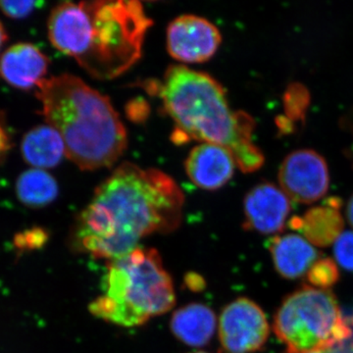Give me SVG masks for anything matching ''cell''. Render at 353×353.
Wrapping results in <instances>:
<instances>
[{
	"instance_id": "cell-1",
	"label": "cell",
	"mask_w": 353,
	"mask_h": 353,
	"mask_svg": "<svg viewBox=\"0 0 353 353\" xmlns=\"http://www.w3.org/2000/svg\"><path fill=\"white\" fill-rule=\"evenodd\" d=\"M183 204V190L168 174L125 162L95 189L79 215L74 243L94 259H120L146 236L178 229Z\"/></svg>"
},
{
	"instance_id": "cell-4",
	"label": "cell",
	"mask_w": 353,
	"mask_h": 353,
	"mask_svg": "<svg viewBox=\"0 0 353 353\" xmlns=\"http://www.w3.org/2000/svg\"><path fill=\"white\" fill-rule=\"evenodd\" d=\"M46 124L63 139L66 157L81 170L108 168L126 150L127 131L106 95L70 74L37 87Z\"/></svg>"
},
{
	"instance_id": "cell-11",
	"label": "cell",
	"mask_w": 353,
	"mask_h": 353,
	"mask_svg": "<svg viewBox=\"0 0 353 353\" xmlns=\"http://www.w3.org/2000/svg\"><path fill=\"white\" fill-rule=\"evenodd\" d=\"M238 168L231 152L211 143L194 146L185 162V173L196 187L205 190H219Z\"/></svg>"
},
{
	"instance_id": "cell-7",
	"label": "cell",
	"mask_w": 353,
	"mask_h": 353,
	"mask_svg": "<svg viewBox=\"0 0 353 353\" xmlns=\"http://www.w3.org/2000/svg\"><path fill=\"white\" fill-rule=\"evenodd\" d=\"M218 329L222 353L260 352L270 336L263 310L245 297L232 301L223 309Z\"/></svg>"
},
{
	"instance_id": "cell-10",
	"label": "cell",
	"mask_w": 353,
	"mask_h": 353,
	"mask_svg": "<svg viewBox=\"0 0 353 353\" xmlns=\"http://www.w3.org/2000/svg\"><path fill=\"white\" fill-rule=\"evenodd\" d=\"M290 211V199L281 188L272 183H259L243 201V228L262 234L280 233Z\"/></svg>"
},
{
	"instance_id": "cell-9",
	"label": "cell",
	"mask_w": 353,
	"mask_h": 353,
	"mask_svg": "<svg viewBox=\"0 0 353 353\" xmlns=\"http://www.w3.org/2000/svg\"><path fill=\"white\" fill-rule=\"evenodd\" d=\"M221 43L222 34L219 29L201 16H179L167 28V50L171 57L181 63L208 61Z\"/></svg>"
},
{
	"instance_id": "cell-15",
	"label": "cell",
	"mask_w": 353,
	"mask_h": 353,
	"mask_svg": "<svg viewBox=\"0 0 353 353\" xmlns=\"http://www.w3.org/2000/svg\"><path fill=\"white\" fill-rule=\"evenodd\" d=\"M289 225L301 232L311 245L326 248L343 233L345 222L340 208L326 203L309 209L303 217L292 218Z\"/></svg>"
},
{
	"instance_id": "cell-5",
	"label": "cell",
	"mask_w": 353,
	"mask_h": 353,
	"mask_svg": "<svg viewBox=\"0 0 353 353\" xmlns=\"http://www.w3.org/2000/svg\"><path fill=\"white\" fill-rule=\"evenodd\" d=\"M175 303L173 281L159 252L139 246L108 262L101 294L88 309L103 321L132 328L165 314Z\"/></svg>"
},
{
	"instance_id": "cell-26",
	"label": "cell",
	"mask_w": 353,
	"mask_h": 353,
	"mask_svg": "<svg viewBox=\"0 0 353 353\" xmlns=\"http://www.w3.org/2000/svg\"><path fill=\"white\" fill-rule=\"evenodd\" d=\"M7 39H8V36H7L6 28H4L2 23L0 22V50H1L4 43H6Z\"/></svg>"
},
{
	"instance_id": "cell-23",
	"label": "cell",
	"mask_w": 353,
	"mask_h": 353,
	"mask_svg": "<svg viewBox=\"0 0 353 353\" xmlns=\"http://www.w3.org/2000/svg\"><path fill=\"white\" fill-rule=\"evenodd\" d=\"M308 353H353V341H345L334 347Z\"/></svg>"
},
{
	"instance_id": "cell-16",
	"label": "cell",
	"mask_w": 353,
	"mask_h": 353,
	"mask_svg": "<svg viewBox=\"0 0 353 353\" xmlns=\"http://www.w3.org/2000/svg\"><path fill=\"white\" fill-rule=\"evenodd\" d=\"M23 159L34 168H54L66 157L63 139L59 132L48 124L32 128L21 141Z\"/></svg>"
},
{
	"instance_id": "cell-21",
	"label": "cell",
	"mask_w": 353,
	"mask_h": 353,
	"mask_svg": "<svg viewBox=\"0 0 353 353\" xmlns=\"http://www.w3.org/2000/svg\"><path fill=\"white\" fill-rule=\"evenodd\" d=\"M39 1H0V10L12 19H24L39 7Z\"/></svg>"
},
{
	"instance_id": "cell-8",
	"label": "cell",
	"mask_w": 353,
	"mask_h": 353,
	"mask_svg": "<svg viewBox=\"0 0 353 353\" xmlns=\"http://www.w3.org/2000/svg\"><path fill=\"white\" fill-rule=\"evenodd\" d=\"M279 183L290 199L299 203H313L328 192V164L314 150H294L281 165Z\"/></svg>"
},
{
	"instance_id": "cell-20",
	"label": "cell",
	"mask_w": 353,
	"mask_h": 353,
	"mask_svg": "<svg viewBox=\"0 0 353 353\" xmlns=\"http://www.w3.org/2000/svg\"><path fill=\"white\" fill-rule=\"evenodd\" d=\"M334 243L336 261L343 268L353 271V232H343Z\"/></svg>"
},
{
	"instance_id": "cell-17",
	"label": "cell",
	"mask_w": 353,
	"mask_h": 353,
	"mask_svg": "<svg viewBox=\"0 0 353 353\" xmlns=\"http://www.w3.org/2000/svg\"><path fill=\"white\" fill-rule=\"evenodd\" d=\"M58 194L57 181L41 169L32 168L23 172L16 181L18 199L28 208H46L57 199Z\"/></svg>"
},
{
	"instance_id": "cell-14",
	"label": "cell",
	"mask_w": 353,
	"mask_h": 353,
	"mask_svg": "<svg viewBox=\"0 0 353 353\" xmlns=\"http://www.w3.org/2000/svg\"><path fill=\"white\" fill-rule=\"evenodd\" d=\"M214 311L201 303H190L179 308L171 317L172 333L185 345L201 347L208 345L216 331Z\"/></svg>"
},
{
	"instance_id": "cell-24",
	"label": "cell",
	"mask_w": 353,
	"mask_h": 353,
	"mask_svg": "<svg viewBox=\"0 0 353 353\" xmlns=\"http://www.w3.org/2000/svg\"><path fill=\"white\" fill-rule=\"evenodd\" d=\"M276 122H277L278 128L282 132H290L294 129V122L288 119L285 116L279 117Z\"/></svg>"
},
{
	"instance_id": "cell-19",
	"label": "cell",
	"mask_w": 353,
	"mask_h": 353,
	"mask_svg": "<svg viewBox=\"0 0 353 353\" xmlns=\"http://www.w3.org/2000/svg\"><path fill=\"white\" fill-rule=\"evenodd\" d=\"M306 280L310 287L329 290L340 280V271L333 259H320L309 269Z\"/></svg>"
},
{
	"instance_id": "cell-25",
	"label": "cell",
	"mask_w": 353,
	"mask_h": 353,
	"mask_svg": "<svg viewBox=\"0 0 353 353\" xmlns=\"http://www.w3.org/2000/svg\"><path fill=\"white\" fill-rule=\"evenodd\" d=\"M347 217L348 222L353 227V196L350 197V201L347 202Z\"/></svg>"
},
{
	"instance_id": "cell-3",
	"label": "cell",
	"mask_w": 353,
	"mask_h": 353,
	"mask_svg": "<svg viewBox=\"0 0 353 353\" xmlns=\"http://www.w3.org/2000/svg\"><path fill=\"white\" fill-rule=\"evenodd\" d=\"M143 88L160 99L173 121L174 141L224 148L243 173L257 171L264 164L263 153L252 141L254 119L231 108L224 88L213 77L185 65H171L161 80L146 81Z\"/></svg>"
},
{
	"instance_id": "cell-6",
	"label": "cell",
	"mask_w": 353,
	"mask_h": 353,
	"mask_svg": "<svg viewBox=\"0 0 353 353\" xmlns=\"http://www.w3.org/2000/svg\"><path fill=\"white\" fill-rule=\"evenodd\" d=\"M273 330L288 353L327 350L352 336L333 292L308 285L283 301L274 317Z\"/></svg>"
},
{
	"instance_id": "cell-27",
	"label": "cell",
	"mask_w": 353,
	"mask_h": 353,
	"mask_svg": "<svg viewBox=\"0 0 353 353\" xmlns=\"http://www.w3.org/2000/svg\"><path fill=\"white\" fill-rule=\"evenodd\" d=\"M192 353H208V352H192Z\"/></svg>"
},
{
	"instance_id": "cell-13",
	"label": "cell",
	"mask_w": 353,
	"mask_h": 353,
	"mask_svg": "<svg viewBox=\"0 0 353 353\" xmlns=\"http://www.w3.org/2000/svg\"><path fill=\"white\" fill-rule=\"evenodd\" d=\"M267 246L276 271L289 280L307 274L310 267L321 256L314 246L299 234L273 236Z\"/></svg>"
},
{
	"instance_id": "cell-22",
	"label": "cell",
	"mask_w": 353,
	"mask_h": 353,
	"mask_svg": "<svg viewBox=\"0 0 353 353\" xmlns=\"http://www.w3.org/2000/svg\"><path fill=\"white\" fill-rule=\"evenodd\" d=\"M12 148V138L7 126L6 115L0 111V161L6 157Z\"/></svg>"
},
{
	"instance_id": "cell-2",
	"label": "cell",
	"mask_w": 353,
	"mask_h": 353,
	"mask_svg": "<svg viewBox=\"0 0 353 353\" xmlns=\"http://www.w3.org/2000/svg\"><path fill=\"white\" fill-rule=\"evenodd\" d=\"M152 24L136 0L63 2L51 11L48 32L52 46L90 76L112 80L139 61Z\"/></svg>"
},
{
	"instance_id": "cell-12",
	"label": "cell",
	"mask_w": 353,
	"mask_h": 353,
	"mask_svg": "<svg viewBox=\"0 0 353 353\" xmlns=\"http://www.w3.org/2000/svg\"><path fill=\"white\" fill-rule=\"evenodd\" d=\"M50 59L32 43L14 44L0 57V76L11 87L29 90L44 80Z\"/></svg>"
},
{
	"instance_id": "cell-18",
	"label": "cell",
	"mask_w": 353,
	"mask_h": 353,
	"mask_svg": "<svg viewBox=\"0 0 353 353\" xmlns=\"http://www.w3.org/2000/svg\"><path fill=\"white\" fill-rule=\"evenodd\" d=\"M285 117L292 122H304L306 111L310 104L308 88L301 83H292L285 90L284 97Z\"/></svg>"
}]
</instances>
